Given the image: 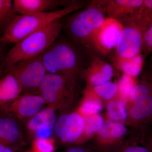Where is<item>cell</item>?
<instances>
[{
	"label": "cell",
	"instance_id": "1",
	"mask_svg": "<svg viewBox=\"0 0 152 152\" xmlns=\"http://www.w3.org/2000/svg\"><path fill=\"white\" fill-rule=\"evenodd\" d=\"M48 73L61 75L77 81L90 64L92 56L72 40L57 39L40 55Z\"/></svg>",
	"mask_w": 152,
	"mask_h": 152
},
{
	"label": "cell",
	"instance_id": "2",
	"mask_svg": "<svg viewBox=\"0 0 152 152\" xmlns=\"http://www.w3.org/2000/svg\"><path fill=\"white\" fill-rule=\"evenodd\" d=\"M85 5V2L80 1L75 5L58 10L17 16L1 36L0 43L17 44L52 22L83 8Z\"/></svg>",
	"mask_w": 152,
	"mask_h": 152
},
{
	"label": "cell",
	"instance_id": "3",
	"mask_svg": "<svg viewBox=\"0 0 152 152\" xmlns=\"http://www.w3.org/2000/svg\"><path fill=\"white\" fill-rule=\"evenodd\" d=\"M63 27L57 19L17 43L5 56L6 68L42 54L58 38Z\"/></svg>",
	"mask_w": 152,
	"mask_h": 152
},
{
	"label": "cell",
	"instance_id": "4",
	"mask_svg": "<svg viewBox=\"0 0 152 152\" xmlns=\"http://www.w3.org/2000/svg\"><path fill=\"white\" fill-rule=\"evenodd\" d=\"M107 18L100 1H92L69 19L66 30L72 40L86 50L95 31Z\"/></svg>",
	"mask_w": 152,
	"mask_h": 152
},
{
	"label": "cell",
	"instance_id": "5",
	"mask_svg": "<svg viewBox=\"0 0 152 152\" xmlns=\"http://www.w3.org/2000/svg\"><path fill=\"white\" fill-rule=\"evenodd\" d=\"M77 91V81L66 76L47 73L38 94L44 98L50 107L64 110L74 102Z\"/></svg>",
	"mask_w": 152,
	"mask_h": 152
},
{
	"label": "cell",
	"instance_id": "6",
	"mask_svg": "<svg viewBox=\"0 0 152 152\" xmlns=\"http://www.w3.org/2000/svg\"><path fill=\"white\" fill-rule=\"evenodd\" d=\"M5 72L13 75L21 87L22 93L38 94L39 88L48 73L40 56L22 60L5 68Z\"/></svg>",
	"mask_w": 152,
	"mask_h": 152
},
{
	"label": "cell",
	"instance_id": "7",
	"mask_svg": "<svg viewBox=\"0 0 152 152\" xmlns=\"http://www.w3.org/2000/svg\"><path fill=\"white\" fill-rule=\"evenodd\" d=\"M123 28L122 24L115 19L106 18L95 31L86 50L91 55L108 56L115 48Z\"/></svg>",
	"mask_w": 152,
	"mask_h": 152
},
{
	"label": "cell",
	"instance_id": "8",
	"mask_svg": "<svg viewBox=\"0 0 152 152\" xmlns=\"http://www.w3.org/2000/svg\"><path fill=\"white\" fill-rule=\"evenodd\" d=\"M130 99L134 104L130 116L145 133L152 119V92L148 83L142 79L133 88Z\"/></svg>",
	"mask_w": 152,
	"mask_h": 152
},
{
	"label": "cell",
	"instance_id": "9",
	"mask_svg": "<svg viewBox=\"0 0 152 152\" xmlns=\"http://www.w3.org/2000/svg\"><path fill=\"white\" fill-rule=\"evenodd\" d=\"M124 28L115 48V62L140 54L142 50L144 32L134 20L122 24Z\"/></svg>",
	"mask_w": 152,
	"mask_h": 152
},
{
	"label": "cell",
	"instance_id": "10",
	"mask_svg": "<svg viewBox=\"0 0 152 152\" xmlns=\"http://www.w3.org/2000/svg\"><path fill=\"white\" fill-rule=\"evenodd\" d=\"M54 127L61 142L65 145L77 143L84 134L83 117L78 113L64 114L57 119Z\"/></svg>",
	"mask_w": 152,
	"mask_h": 152
},
{
	"label": "cell",
	"instance_id": "11",
	"mask_svg": "<svg viewBox=\"0 0 152 152\" xmlns=\"http://www.w3.org/2000/svg\"><path fill=\"white\" fill-rule=\"evenodd\" d=\"M45 104H46L45 101L41 95L25 94L20 95L10 102L0 105V107L21 121L32 118L40 111Z\"/></svg>",
	"mask_w": 152,
	"mask_h": 152
},
{
	"label": "cell",
	"instance_id": "12",
	"mask_svg": "<svg viewBox=\"0 0 152 152\" xmlns=\"http://www.w3.org/2000/svg\"><path fill=\"white\" fill-rule=\"evenodd\" d=\"M20 121L0 107V143L15 151L25 144Z\"/></svg>",
	"mask_w": 152,
	"mask_h": 152
},
{
	"label": "cell",
	"instance_id": "13",
	"mask_svg": "<svg viewBox=\"0 0 152 152\" xmlns=\"http://www.w3.org/2000/svg\"><path fill=\"white\" fill-rule=\"evenodd\" d=\"M144 0L100 1L107 18L115 19L122 24L134 20Z\"/></svg>",
	"mask_w": 152,
	"mask_h": 152
},
{
	"label": "cell",
	"instance_id": "14",
	"mask_svg": "<svg viewBox=\"0 0 152 152\" xmlns=\"http://www.w3.org/2000/svg\"><path fill=\"white\" fill-rule=\"evenodd\" d=\"M80 1L69 0H14V10L21 15H33L49 12L59 7H68Z\"/></svg>",
	"mask_w": 152,
	"mask_h": 152
},
{
	"label": "cell",
	"instance_id": "15",
	"mask_svg": "<svg viewBox=\"0 0 152 152\" xmlns=\"http://www.w3.org/2000/svg\"><path fill=\"white\" fill-rule=\"evenodd\" d=\"M91 56V63L83 75L88 87H93L110 81L113 76V66L100 56L95 55Z\"/></svg>",
	"mask_w": 152,
	"mask_h": 152
},
{
	"label": "cell",
	"instance_id": "16",
	"mask_svg": "<svg viewBox=\"0 0 152 152\" xmlns=\"http://www.w3.org/2000/svg\"><path fill=\"white\" fill-rule=\"evenodd\" d=\"M5 73L0 79V105L10 102L22 93L21 87L16 78L10 73Z\"/></svg>",
	"mask_w": 152,
	"mask_h": 152
},
{
	"label": "cell",
	"instance_id": "17",
	"mask_svg": "<svg viewBox=\"0 0 152 152\" xmlns=\"http://www.w3.org/2000/svg\"><path fill=\"white\" fill-rule=\"evenodd\" d=\"M56 115L54 109L46 108L40 111L29 121L27 125L28 130L37 132L41 128L52 129L54 127L56 121Z\"/></svg>",
	"mask_w": 152,
	"mask_h": 152
},
{
	"label": "cell",
	"instance_id": "18",
	"mask_svg": "<svg viewBox=\"0 0 152 152\" xmlns=\"http://www.w3.org/2000/svg\"><path fill=\"white\" fill-rule=\"evenodd\" d=\"M127 132L125 125L117 121H109L104 124L99 135L104 144L108 143L124 136Z\"/></svg>",
	"mask_w": 152,
	"mask_h": 152
},
{
	"label": "cell",
	"instance_id": "19",
	"mask_svg": "<svg viewBox=\"0 0 152 152\" xmlns=\"http://www.w3.org/2000/svg\"><path fill=\"white\" fill-rule=\"evenodd\" d=\"M86 93V97L79 108V113L84 117L96 115L102 109V101L89 89L87 88Z\"/></svg>",
	"mask_w": 152,
	"mask_h": 152
},
{
	"label": "cell",
	"instance_id": "20",
	"mask_svg": "<svg viewBox=\"0 0 152 152\" xmlns=\"http://www.w3.org/2000/svg\"><path fill=\"white\" fill-rule=\"evenodd\" d=\"M115 64L124 74L133 77H137L141 72L142 59L140 54L132 58L119 60Z\"/></svg>",
	"mask_w": 152,
	"mask_h": 152
},
{
	"label": "cell",
	"instance_id": "21",
	"mask_svg": "<svg viewBox=\"0 0 152 152\" xmlns=\"http://www.w3.org/2000/svg\"><path fill=\"white\" fill-rule=\"evenodd\" d=\"M14 10L12 1L0 0V33L2 31L4 33L6 29L17 16Z\"/></svg>",
	"mask_w": 152,
	"mask_h": 152
},
{
	"label": "cell",
	"instance_id": "22",
	"mask_svg": "<svg viewBox=\"0 0 152 152\" xmlns=\"http://www.w3.org/2000/svg\"><path fill=\"white\" fill-rule=\"evenodd\" d=\"M134 21L144 32L152 21V0H144Z\"/></svg>",
	"mask_w": 152,
	"mask_h": 152
},
{
	"label": "cell",
	"instance_id": "23",
	"mask_svg": "<svg viewBox=\"0 0 152 152\" xmlns=\"http://www.w3.org/2000/svg\"><path fill=\"white\" fill-rule=\"evenodd\" d=\"M107 111L109 117L115 121H124L128 115L126 107L122 99H116L110 101L107 105Z\"/></svg>",
	"mask_w": 152,
	"mask_h": 152
},
{
	"label": "cell",
	"instance_id": "24",
	"mask_svg": "<svg viewBox=\"0 0 152 152\" xmlns=\"http://www.w3.org/2000/svg\"><path fill=\"white\" fill-rule=\"evenodd\" d=\"M88 88H92V89L88 88L92 91L95 94L105 100L111 99L118 93V85L111 81L103 84Z\"/></svg>",
	"mask_w": 152,
	"mask_h": 152
},
{
	"label": "cell",
	"instance_id": "25",
	"mask_svg": "<svg viewBox=\"0 0 152 152\" xmlns=\"http://www.w3.org/2000/svg\"><path fill=\"white\" fill-rule=\"evenodd\" d=\"M83 119L84 121L83 134L87 137L99 132L104 124L102 117L98 114L84 117Z\"/></svg>",
	"mask_w": 152,
	"mask_h": 152
},
{
	"label": "cell",
	"instance_id": "26",
	"mask_svg": "<svg viewBox=\"0 0 152 152\" xmlns=\"http://www.w3.org/2000/svg\"><path fill=\"white\" fill-rule=\"evenodd\" d=\"M134 77L124 74L118 83V92L121 97L124 100L130 99L131 93L135 83Z\"/></svg>",
	"mask_w": 152,
	"mask_h": 152
},
{
	"label": "cell",
	"instance_id": "27",
	"mask_svg": "<svg viewBox=\"0 0 152 152\" xmlns=\"http://www.w3.org/2000/svg\"><path fill=\"white\" fill-rule=\"evenodd\" d=\"M115 152H152L142 136L135 141L126 144Z\"/></svg>",
	"mask_w": 152,
	"mask_h": 152
},
{
	"label": "cell",
	"instance_id": "28",
	"mask_svg": "<svg viewBox=\"0 0 152 152\" xmlns=\"http://www.w3.org/2000/svg\"><path fill=\"white\" fill-rule=\"evenodd\" d=\"M33 152H53V141L48 139L37 138L35 142Z\"/></svg>",
	"mask_w": 152,
	"mask_h": 152
},
{
	"label": "cell",
	"instance_id": "29",
	"mask_svg": "<svg viewBox=\"0 0 152 152\" xmlns=\"http://www.w3.org/2000/svg\"><path fill=\"white\" fill-rule=\"evenodd\" d=\"M142 50L147 55L152 53V21L144 32Z\"/></svg>",
	"mask_w": 152,
	"mask_h": 152
},
{
	"label": "cell",
	"instance_id": "30",
	"mask_svg": "<svg viewBox=\"0 0 152 152\" xmlns=\"http://www.w3.org/2000/svg\"><path fill=\"white\" fill-rule=\"evenodd\" d=\"M142 78L149 85L152 92V63L143 72Z\"/></svg>",
	"mask_w": 152,
	"mask_h": 152
},
{
	"label": "cell",
	"instance_id": "31",
	"mask_svg": "<svg viewBox=\"0 0 152 152\" xmlns=\"http://www.w3.org/2000/svg\"><path fill=\"white\" fill-rule=\"evenodd\" d=\"M51 129L48 128H41L36 132L37 138L47 139L50 136Z\"/></svg>",
	"mask_w": 152,
	"mask_h": 152
},
{
	"label": "cell",
	"instance_id": "32",
	"mask_svg": "<svg viewBox=\"0 0 152 152\" xmlns=\"http://www.w3.org/2000/svg\"><path fill=\"white\" fill-rule=\"evenodd\" d=\"M4 53L1 49L0 48V79L4 75L5 71L3 70V67L4 66Z\"/></svg>",
	"mask_w": 152,
	"mask_h": 152
},
{
	"label": "cell",
	"instance_id": "33",
	"mask_svg": "<svg viewBox=\"0 0 152 152\" xmlns=\"http://www.w3.org/2000/svg\"><path fill=\"white\" fill-rule=\"evenodd\" d=\"M145 137L152 138V119L150 121L145 133Z\"/></svg>",
	"mask_w": 152,
	"mask_h": 152
},
{
	"label": "cell",
	"instance_id": "34",
	"mask_svg": "<svg viewBox=\"0 0 152 152\" xmlns=\"http://www.w3.org/2000/svg\"><path fill=\"white\" fill-rule=\"evenodd\" d=\"M64 152H88L83 148L77 147H71L66 150Z\"/></svg>",
	"mask_w": 152,
	"mask_h": 152
},
{
	"label": "cell",
	"instance_id": "35",
	"mask_svg": "<svg viewBox=\"0 0 152 152\" xmlns=\"http://www.w3.org/2000/svg\"><path fill=\"white\" fill-rule=\"evenodd\" d=\"M0 152H15V151L10 148L0 143Z\"/></svg>",
	"mask_w": 152,
	"mask_h": 152
},
{
	"label": "cell",
	"instance_id": "36",
	"mask_svg": "<svg viewBox=\"0 0 152 152\" xmlns=\"http://www.w3.org/2000/svg\"><path fill=\"white\" fill-rule=\"evenodd\" d=\"M144 140L146 143L152 151V138L145 137Z\"/></svg>",
	"mask_w": 152,
	"mask_h": 152
},
{
	"label": "cell",
	"instance_id": "37",
	"mask_svg": "<svg viewBox=\"0 0 152 152\" xmlns=\"http://www.w3.org/2000/svg\"><path fill=\"white\" fill-rule=\"evenodd\" d=\"M151 63H152V56H151Z\"/></svg>",
	"mask_w": 152,
	"mask_h": 152
}]
</instances>
